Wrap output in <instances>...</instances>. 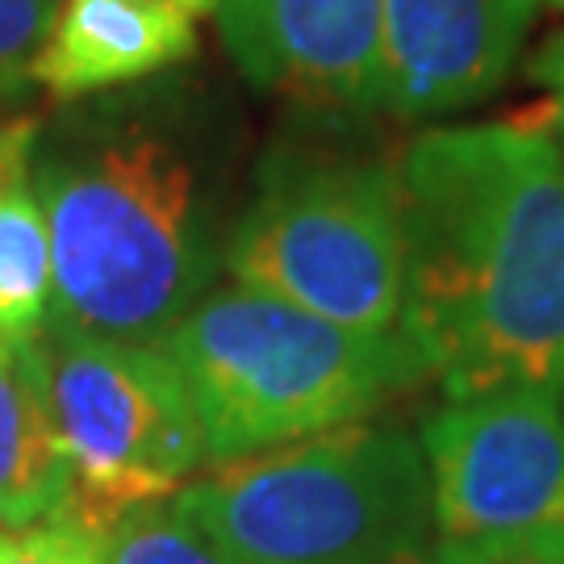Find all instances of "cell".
<instances>
[{
    "label": "cell",
    "instance_id": "obj_19",
    "mask_svg": "<svg viewBox=\"0 0 564 564\" xmlns=\"http://www.w3.org/2000/svg\"><path fill=\"white\" fill-rule=\"evenodd\" d=\"M535 4H547V9H556V13H564V0H535Z\"/></svg>",
    "mask_w": 564,
    "mask_h": 564
},
{
    "label": "cell",
    "instance_id": "obj_20",
    "mask_svg": "<svg viewBox=\"0 0 564 564\" xmlns=\"http://www.w3.org/2000/svg\"><path fill=\"white\" fill-rule=\"evenodd\" d=\"M561 402H564V389H561Z\"/></svg>",
    "mask_w": 564,
    "mask_h": 564
},
{
    "label": "cell",
    "instance_id": "obj_14",
    "mask_svg": "<svg viewBox=\"0 0 564 564\" xmlns=\"http://www.w3.org/2000/svg\"><path fill=\"white\" fill-rule=\"evenodd\" d=\"M63 0H0V101L34 84V63L51 39Z\"/></svg>",
    "mask_w": 564,
    "mask_h": 564
},
{
    "label": "cell",
    "instance_id": "obj_11",
    "mask_svg": "<svg viewBox=\"0 0 564 564\" xmlns=\"http://www.w3.org/2000/svg\"><path fill=\"white\" fill-rule=\"evenodd\" d=\"M67 485L72 468L51 419L34 339H0V531L59 519Z\"/></svg>",
    "mask_w": 564,
    "mask_h": 564
},
{
    "label": "cell",
    "instance_id": "obj_8",
    "mask_svg": "<svg viewBox=\"0 0 564 564\" xmlns=\"http://www.w3.org/2000/svg\"><path fill=\"white\" fill-rule=\"evenodd\" d=\"M218 25L260 93L381 113V0H218Z\"/></svg>",
    "mask_w": 564,
    "mask_h": 564
},
{
    "label": "cell",
    "instance_id": "obj_2",
    "mask_svg": "<svg viewBox=\"0 0 564 564\" xmlns=\"http://www.w3.org/2000/svg\"><path fill=\"white\" fill-rule=\"evenodd\" d=\"M34 188L51 235V330L155 343L223 268L209 151L184 105L134 93L39 121Z\"/></svg>",
    "mask_w": 564,
    "mask_h": 564
},
{
    "label": "cell",
    "instance_id": "obj_13",
    "mask_svg": "<svg viewBox=\"0 0 564 564\" xmlns=\"http://www.w3.org/2000/svg\"><path fill=\"white\" fill-rule=\"evenodd\" d=\"M97 556L101 564H235L197 527L184 523L172 502L130 510L105 535H97Z\"/></svg>",
    "mask_w": 564,
    "mask_h": 564
},
{
    "label": "cell",
    "instance_id": "obj_9",
    "mask_svg": "<svg viewBox=\"0 0 564 564\" xmlns=\"http://www.w3.org/2000/svg\"><path fill=\"white\" fill-rule=\"evenodd\" d=\"M535 0H381V113L431 121L494 97L527 42Z\"/></svg>",
    "mask_w": 564,
    "mask_h": 564
},
{
    "label": "cell",
    "instance_id": "obj_15",
    "mask_svg": "<svg viewBox=\"0 0 564 564\" xmlns=\"http://www.w3.org/2000/svg\"><path fill=\"white\" fill-rule=\"evenodd\" d=\"M0 564H101L97 540L67 523H39L0 531Z\"/></svg>",
    "mask_w": 564,
    "mask_h": 564
},
{
    "label": "cell",
    "instance_id": "obj_4",
    "mask_svg": "<svg viewBox=\"0 0 564 564\" xmlns=\"http://www.w3.org/2000/svg\"><path fill=\"white\" fill-rule=\"evenodd\" d=\"M172 506L235 564H384L426 544L431 473L414 435L347 423L214 464Z\"/></svg>",
    "mask_w": 564,
    "mask_h": 564
},
{
    "label": "cell",
    "instance_id": "obj_12",
    "mask_svg": "<svg viewBox=\"0 0 564 564\" xmlns=\"http://www.w3.org/2000/svg\"><path fill=\"white\" fill-rule=\"evenodd\" d=\"M39 118L0 113V339H34L51 310V235L34 188Z\"/></svg>",
    "mask_w": 564,
    "mask_h": 564
},
{
    "label": "cell",
    "instance_id": "obj_5",
    "mask_svg": "<svg viewBox=\"0 0 564 564\" xmlns=\"http://www.w3.org/2000/svg\"><path fill=\"white\" fill-rule=\"evenodd\" d=\"M223 268L360 335L402 330L405 230L398 163L372 155H272L223 239Z\"/></svg>",
    "mask_w": 564,
    "mask_h": 564
},
{
    "label": "cell",
    "instance_id": "obj_17",
    "mask_svg": "<svg viewBox=\"0 0 564 564\" xmlns=\"http://www.w3.org/2000/svg\"><path fill=\"white\" fill-rule=\"evenodd\" d=\"M384 564H456V561H447V556H440L435 547H414V552H402V556H393V561H384Z\"/></svg>",
    "mask_w": 564,
    "mask_h": 564
},
{
    "label": "cell",
    "instance_id": "obj_16",
    "mask_svg": "<svg viewBox=\"0 0 564 564\" xmlns=\"http://www.w3.org/2000/svg\"><path fill=\"white\" fill-rule=\"evenodd\" d=\"M531 80L544 88V109H547V121H552V134L556 142L564 147V30H556L552 39L531 55Z\"/></svg>",
    "mask_w": 564,
    "mask_h": 564
},
{
    "label": "cell",
    "instance_id": "obj_7",
    "mask_svg": "<svg viewBox=\"0 0 564 564\" xmlns=\"http://www.w3.org/2000/svg\"><path fill=\"white\" fill-rule=\"evenodd\" d=\"M435 552L456 564H564L561 389L452 402L423 431Z\"/></svg>",
    "mask_w": 564,
    "mask_h": 564
},
{
    "label": "cell",
    "instance_id": "obj_18",
    "mask_svg": "<svg viewBox=\"0 0 564 564\" xmlns=\"http://www.w3.org/2000/svg\"><path fill=\"white\" fill-rule=\"evenodd\" d=\"M176 9H184L188 18H205V13H214L218 9V0H172Z\"/></svg>",
    "mask_w": 564,
    "mask_h": 564
},
{
    "label": "cell",
    "instance_id": "obj_6",
    "mask_svg": "<svg viewBox=\"0 0 564 564\" xmlns=\"http://www.w3.org/2000/svg\"><path fill=\"white\" fill-rule=\"evenodd\" d=\"M34 351L72 468L55 523L97 540L139 506L172 502L205 464L193 398L160 347L42 326Z\"/></svg>",
    "mask_w": 564,
    "mask_h": 564
},
{
    "label": "cell",
    "instance_id": "obj_10",
    "mask_svg": "<svg viewBox=\"0 0 564 564\" xmlns=\"http://www.w3.org/2000/svg\"><path fill=\"white\" fill-rule=\"evenodd\" d=\"M197 55V25L172 0H63L34 63L55 101H84Z\"/></svg>",
    "mask_w": 564,
    "mask_h": 564
},
{
    "label": "cell",
    "instance_id": "obj_3",
    "mask_svg": "<svg viewBox=\"0 0 564 564\" xmlns=\"http://www.w3.org/2000/svg\"><path fill=\"white\" fill-rule=\"evenodd\" d=\"M155 347L184 377L214 464L360 423L426 377L402 330L360 335L242 284L209 289Z\"/></svg>",
    "mask_w": 564,
    "mask_h": 564
},
{
    "label": "cell",
    "instance_id": "obj_1",
    "mask_svg": "<svg viewBox=\"0 0 564 564\" xmlns=\"http://www.w3.org/2000/svg\"><path fill=\"white\" fill-rule=\"evenodd\" d=\"M402 335L452 402L564 389V147L547 109L426 130L398 160Z\"/></svg>",
    "mask_w": 564,
    "mask_h": 564
}]
</instances>
